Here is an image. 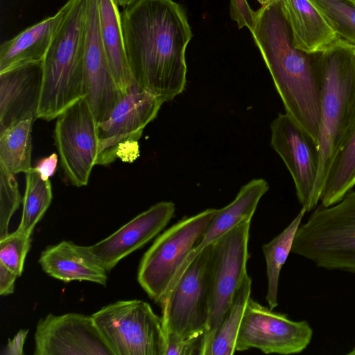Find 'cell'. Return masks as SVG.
Masks as SVG:
<instances>
[{"label":"cell","mask_w":355,"mask_h":355,"mask_svg":"<svg viewBox=\"0 0 355 355\" xmlns=\"http://www.w3.org/2000/svg\"><path fill=\"white\" fill-rule=\"evenodd\" d=\"M63 15L62 6L54 15L3 42L0 46V73L26 63L42 61Z\"/></svg>","instance_id":"21"},{"label":"cell","mask_w":355,"mask_h":355,"mask_svg":"<svg viewBox=\"0 0 355 355\" xmlns=\"http://www.w3.org/2000/svg\"><path fill=\"white\" fill-rule=\"evenodd\" d=\"M62 6V19L42 60L36 118L46 121L85 97L86 0H67Z\"/></svg>","instance_id":"3"},{"label":"cell","mask_w":355,"mask_h":355,"mask_svg":"<svg viewBox=\"0 0 355 355\" xmlns=\"http://www.w3.org/2000/svg\"><path fill=\"white\" fill-rule=\"evenodd\" d=\"M28 334V329H20L8 343L2 353L4 355L24 354V345Z\"/></svg>","instance_id":"34"},{"label":"cell","mask_w":355,"mask_h":355,"mask_svg":"<svg viewBox=\"0 0 355 355\" xmlns=\"http://www.w3.org/2000/svg\"><path fill=\"white\" fill-rule=\"evenodd\" d=\"M42 85V61L0 73V132L23 120L36 118Z\"/></svg>","instance_id":"17"},{"label":"cell","mask_w":355,"mask_h":355,"mask_svg":"<svg viewBox=\"0 0 355 355\" xmlns=\"http://www.w3.org/2000/svg\"><path fill=\"white\" fill-rule=\"evenodd\" d=\"M347 354V355H355V347L354 349H352V351L349 352Z\"/></svg>","instance_id":"37"},{"label":"cell","mask_w":355,"mask_h":355,"mask_svg":"<svg viewBox=\"0 0 355 355\" xmlns=\"http://www.w3.org/2000/svg\"><path fill=\"white\" fill-rule=\"evenodd\" d=\"M31 243V235L18 230L0 239V263L21 276Z\"/></svg>","instance_id":"29"},{"label":"cell","mask_w":355,"mask_h":355,"mask_svg":"<svg viewBox=\"0 0 355 355\" xmlns=\"http://www.w3.org/2000/svg\"><path fill=\"white\" fill-rule=\"evenodd\" d=\"M92 316L114 355H165L162 317L146 302L119 300Z\"/></svg>","instance_id":"8"},{"label":"cell","mask_w":355,"mask_h":355,"mask_svg":"<svg viewBox=\"0 0 355 355\" xmlns=\"http://www.w3.org/2000/svg\"><path fill=\"white\" fill-rule=\"evenodd\" d=\"M164 103L135 81L122 93L108 117L98 123V164L111 163L121 157L122 150L137 144L144 128L157 116Z\"/></svg>","instance_id":"10"},{"label":"cell","mask_w":355,"mask_h":355,"mask_svg":"<svg viewBox=\"0 0 355 355\" xmlns=\"http://www.w3.org/2000/svg\"><path fill=\"white\" fill-rule=\"evenodd\" d=\"M175 207L171 201L159 202L136 216L101 241L87 246L108 272L124 257L144 246L168 223Z\"/></svg>","instance_id":"16"},{"label":"cell","mask_w":355,"mask_h":355,"mask_svg":"<svg viewBox=\"0 0 355 355\" xmlns=\"http://www.w3.org/2000/svg\"><path fill=\"white\" fill-rule=\"evenodd\" d=\"M323 73L320 121L317 137L320 168L315 200L336 153L355 125V55L352 44L338 38L318 53Z\"/></svg>","instance_id":"4"},{"label":"cell","mask_w":355,"mask_h":355,"mask_svg":"<svg viewBox=\"0 0 355 355\" xmlns=\"http://www.w3.org/2000/svg\"><path fill=\"white\" fill-rule=\"evenodd\" d=\"M121 24L134 80L164 103L182 94L193 36L184 8L173 0H135L121 12Z\"/></svg>","instance_id":"1"},{"label":"cell","mask_w":355,"mask_h":355,"mask_svg":"<svg viewBox=\"0 0 355 355\" xmlns=\"http://www.w3.org/2000/svg\"><path fill=\"white\" fill-rule=\"evenodd\" d=\"M19 276L12 270L0 263V295L2 296L12 294L15 280Z\"/></svg>","instance_id":"33"},{"label":"cell","mask_w":355,"mask_h":355,"mask_svg":"<svg viewBox=\"0 0 355 355\" xmlns=\"http://www.w3.org/2000/svg\"><path fill=\"white\" fill-rule=\"evenodd\" d=\"M205 334L187 339L166 342L165 355H203Z\"/></svg>","instance_id":"31"},{"label":"cell","mask_w":355,"mask_h":355,"mask_svg":"<svg viewBox=\"0 0 355 355\" xmlns=\"http://www.w3.org/2000/svg\"><path fill=\"white\" fill-rule=\"evenodd\" d=\"M306 212L305 209L302 207L298 214L280 234L262 246L268 279L266 299L272 310L278 305V286L282 268L291 252L295 236Z\"/></svg>","instance_id":"25"},{"label":"cell","mask_w":355,"mask_h":355,"mask_svg":"<svg viewBox=\"0 0 355 355\" xmlns=\"http://www.w3.org/2000/svg\"><path fill=\"white\" fill-rule=\"evenodd\" d=\"M355 186V125L334 157L327 173L320 197L321 205L339 202Z\"/></svg>","instance_id":"24"},{"label":"cell","mask_w":355,"mask_h":355,"mask_svg":"<svg viewBox=\"0 0 355 355\" xmlns=\"http://www.w3.org/2000/svg\"><path fill=\"white\" fill-rule=\"evenodd\" d=\"M290 28L293 45L309 54L324 51L338 37L320 11L309 0H279Z\"/></svg>","instance_id":"19"},{"label":"cell","mask_w":355,"mask_h":355,"mask_svg":"<svg viewBox=\"0 0 355 355\" xmlns=\"http://www.w3.org/2000/svg\"><path fill=\"white\" fill-rule=\"evenodd\" d=\"M214 243L205 247L175 279L159 304L166 342L207 332L213 279Z\"/></svg>","instance_id":"6"},{"label":"cell","mask_w":355,"mask_h":355,"mask_svg":"<svg viewBox=\"0 0 355 355\" xmlns=\"http://www.w3.org/2000/svg\"><path fill=\"white\" fill-rule=\"evenodd\" d=\"M252 289L248 275L236 290L232 301L214 332L205 339L203 355H232Z\"/></svg>","instance_id":"23"},{"label":"cell","mask_w":355,"mask_h":355,"mask_svg":"<svg viewBox=\"0 0 355 355\" xmlns=\"http://www.w3.org/2000/svg\"><path fill=\"white\" fill-rule=\"evenodd\" d=\"M98 123L84 97L58 117L54 140L64 175L78 187L86 186L98 164L100 148Z\"/></svg>","instance_id":"9"},{"label":"cell","mask_w":355,"mask_h":355,"mask_svg":"<svg viewBox=\"0 0 355 355\" xmlns=\"http://www.w3.org/2000/svg\"><path fill=\"white\" fill-rule=\"evenodd\" d=\"M52 198L49 180H43L35 168L26 173L23 210L17 230L31 235L36 224L51 205Z\"/></svg>","instance_id":"27"},{"label":"cell","mask_w":355,"mask_h":355,"mask_svg":"<svg viewBox=\"0 0 355 355\" xmlns=\"http://www.w3.org/2000/svg\"><path fill=\"white\" fill-rule=\"evenodd\" d=\"M251 32L283 102L286 113L317 140L323 73L318 53L295 48L279 0H257Z\"/></svg>","instance_id":"2"},{"label":"cell","mask_w":355,"mask_h":355,"mask_svg":"<svg viewBox=\"0 0 355 355\" xmlns=\"http://www.w3.org/2000/svg\"><path fill=\"white\" fill-rule=\"evenodd\" d=\"M35 355H114L92 315L49 313L35 333Z\"/></svg>","instance_id":"14"},{"label":"cell","mask_w":355,"mask_h":355,"mask_svg":"<svg viewBox=\"0 0 355 355\" xmlns=\"http://www.w3.org/2000/svg\"><path fill=\"white\" fill-rule=\"evenodd\" d=\"M15 175L0 166V239L9 234L10 218L23 201Z\"/></svg>","instance_id":"30"},{"label":"cell","mask_w":355,"mask_h":355,"mask_svg":"<svg viewBox=\"0 0 355 355\" xmlns=\"http://www.w3.org/2000/svg\"><path fill=\"white\" fill-rule=\"evenodd\" d=\"M34 119L23 120L0 132V166L16 175L31 166L32 128Z\"/></svg>","instance_id":"26"},{"label":"cell","mask_w":355,"mask_h":355,"mask_svg":"<svg viewBox=\"0 0 355 355\" xmlns=\"http://www.w3.org/2000/svg\"><path fill=\"white\" fill-rule=\"evenodd\" d=\"M230 15L239 28L246 27L250 32L254 30L257 12L252 10L247 0H230Z\"/></svg>","instance_id":"32"},{"label":"cell","mask_w":355,"mask_h":355,"mask_svg":"<svg viewBox=\"0 0 355 355\" xmlns=\"http://www.w3.org/2000/svg\"><path fill=\"white\" fill-rule=\"evenodd\" d=\"M38 262L44 272L64 282L87 281L105 286L107 271L89 252L87 246L62 241L46 247Z\"/></svg>","instance_id":"18"},{"label":"cell","mask_w":355,"mask_h":355,"mask_svg":"<svg viewBox=\"0 0 355 355\" xmlns=\"http://www.w3.org/2000/svg\"><path fill=\"white\" fill-rule=\"evenodd\" d=\"M84 89V98L97 123L108 117L123 93L112 73L103 46L98 0H86Z\"/></svg>","instance_id":"15"},{"label":"cell","mask_w":355,"mask_h":355,"mask_svg":"<svg viewBox=\"0 0 355 355\" xmlns=\"http://www.w3.org/2000/svg\"><path fill=\"white\" fill-rule=\"evenodd\" d=\"M313 329L306 320L293 321L250 298L239 327L236 352L256 348L265 354H292L310 344Z\"/></svg>","instance_id":"11"},{"label":"cell","mask_w":355,"mask_h":355,"mask_svg":"<svg viewBox=\"0 0 355 355\" xmlns=\"http://www.w3.org/2000/svg\"><path fill=\"white\" fill-rule=\"evenodd\" d=\"M101 41L112 73L123 93L135 82L124 48L121 12L112 0H98Z\"/></svg>","instance_id":"22"},{"label":"cell","mask_w":355,"mask_h":355,"mask_svg":"<svg viewBox=\"0 0 355 355\" xmlns=\"http://www.w3.org/2000/svg\"><path fill=\"white\" fill-rule=\"evenodd\" d=\"M251 220H245L214 243L212 294L205 339L217 329L234 294L248 275V241Z\"/></svg>","instance_id":"13"},{"label":"cell","mask_w":355,"mask_h":355,"mask_svg":"<svg viewBox=\"0 0 355 355\" xmlns=\"http://www.w3.org/2000/svg\"><path fill=\"white\" fill-rule=\"evenodd\" d=\"M323 15L338 38L355 44V0H309Z\"/></svg>","instance_id":"28"},{"label":"cell","mask_w":355,"mask_h":355,"mask_svg":"<svg viewBox=\"0 0 355 355\" xmlns=\"http://www.w3.org/2000/svg\"><path fill=\"white\" fill-rule=\"evenodd\" d=\"M216 210L207 209L194 216L184 217L160 234L144 253L137 280L155 302L161 303Z\"/></svg>","instance_id":"7"},{"label":"cell","mask_w":355,"mask_h":355,"mask_svg":"<svg viewBox=\"0 0 355 355\" xmlns=\"http://www.w3.org/2000/svg\"><path fill=\"white\" fill-rule=\"evenodd\" d=\"M268 189V184L265 180L254 179L241 187L232 202L217 209L203 236L184 261L175 279L205 247L242 222L251 220L260 199Z\"/></svg>","instance_id":"20"},{"label":"cell","mask_w":355,"mask_h":355,"mask_svg":"<svg viewBox=\"0 0 355 355\" xmlns=\"http://www.w3.org/2000/svg\"><path fill=\"white\" fill-rule=\"evenodd\" d=\"M58 163V155L53 153L51 155L41 159L35 166V169L39 173L41 178L49 180L55 173Z\"/></svg>","instance_id":"35"},{"label":"cell","mask_w":355,"mask_h":355,"mask_svg":"<svg viewBox=\"0 0 355 355\" xmlns=\"http://www.w3.org/2000/svg\"><path fill=\"white\" fill-rule=\"evenodd\" d=\"M135 0H116V4L119 7L121 6L123 8L132 3Z\"/></svg>","instance_id":"36"},{"label":"cell","mask_w":355,"mask_h":355,"mask_svg":"<svg viewBox=\"0 0 355 355\" xmlns=\"http://www.w3.org/2000/svg\"><path fill=\"white\" fill-rule=\"evenodd\" d=\"M352 44L353 51H354V53L355 55V44Z\"/></svg>","instance_id":"38"},{"label":"cell","mask_w":355,"mask_h":355,"mask_svg":"<svg viewBox=\"0 0 355 355\" xmlns=\"http://www.w3.org/2000/svg\"><path fill=\"white\" fill-rule=\"evenodd\" d=\"M270 145L280 156L293 180L296 195L306 211L315 209V191L320 168L317 140L286 113L270 125Z\"/></svg>","instance_id":"12"},{"label":"cell","mask_w":355,"mask_h":355,"mask_svg":"<svg viewBox=\"0 0 355 355\" xmlns=\"http://www.w3.org/2000/svg\"><path fill=\"white\" fill-rule=\"evenodd\" d=\"M291 252L318 268L355 272V191L333 205L315 208L298 227Z\"/></svg>","instance_id":"5"}]
</instances>
